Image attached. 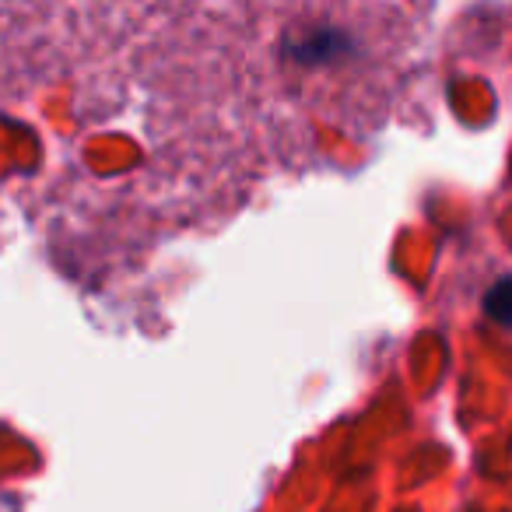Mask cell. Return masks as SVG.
<instances>
[{
  "label": "cell",
  "mask_w": 512,
  "mask_h": 512,
  "mask_svg": "<svg viewBox=\"0 0 512 512\" xmlns=\"http://www.w3.org/2000/svg\"><path fill=\"white\" fill-rule=\"evenodd\" d=\"M484 309H488V316L495 323L512 327V278H502L495 288H491L488 299H484Z\"/></svg>",
  "instance_id": "6da1fadb"
}]
</instances>
